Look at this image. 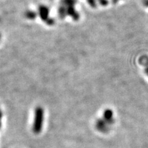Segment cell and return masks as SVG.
<instances>
[{
    "label": "cell",
    "instance_id": "cell-1",
    "mask_svg": "<svg viewBox=\"0 0 148 148\" xmlns=\"http://www.w3.org/2000/svg\"><path fill=\"white\" fill-rule=\"evenodd\" d=\"M44 110L41 106H37L35 108L34 123L32 125V131L34 134H38L41 132L43 124Z\"/></svg>",
    "mask_w": 148,
    "mask_h": 148
},
{
    "label": "cell",
    "instance_id": "cell-2",
    "mask_svg": "<svg viewBox=\"0 0 148 148\" xmlns=\"http://www.w3.org/2000/svg\"><path fill=\"white\" fill-rule=\"evenodd\" d=\"M49 8L45 5H40L38 8V14L40 19L45 22L49 17Z\"/></svg>",
    "mask_w": 148,
    "mask_h": 148
},
{
    "label": "cell",
    "instance_id": "cell-3",
    "mask_svg": "<svg viewBox=\"0 0 148 148\" xmlns=\"http://www.w3.org/2000/svg\"><path fill=\"white\" fill-rule=\"evenodd\" d=\"M66 15L69 16L70 17L73 18L74 21H78L79 19V14L78 12L75 10V5H70V6L66 7Z\"/></svg>",
    "mask_w": 148,
    "mask_h": 148
},
{
    "label": "cell",
    "instance_id": "cell-4",
    "mask_svg": "<svg viewBox=\"0 0 148 148\" xmlns=\"http://www.w3.org/2000/svg\"><path fill=\"white\" fill-rule=\"evenodd\" d=\"M95 125L98 130L101 131L102 132H106V131H107V130H108V127L106 126V122L103 119H98L97 122H96Z\"/></svg>",
    "mask_w": 148,
    "mask_h": 148
},
{
    "label": "cell",
    "instance_id": "cell-5",
    "mask_svg": "<svg viewBox=\"0 0 148 148\" xmlns=\"http://www.w3.org/2000/svg\"><path fill=\"white\" fill-rule=\"evenodd\" d=\"M58 14L59 18H61V19H64L66 17V16H67L66 15V9L64 5L61 4L59 5L58 9Z\"/></svg>",
    "mask_w": 148,
    "mask_h": 148
},
{
    "label": "cell",
    "instance_id": "cell-6",
    "mask_svg": "<svg viewBox=\"0 0 148 148\" xmlns=\"http://www.w3.org/2000/svg\"><path fill=\"white\" fill-rule=\"evenodd\" d=\"M25 17L29 20H34L37 17V13L34 10H26L24 13Z\"/></svg>",
    "mask_w": 148,
    "mask_h": 148
},
{
    "label": "cell",
    "instance_id": "cell-7",
    "mask_svg": "<svg viewBox=\"0 0 148 148\" xmlns=\"http://www.w3.org/2000/svg\"><path fill=\"white\" fill-rule=\"evenodd\" d=\"M77 3V0H60V4L65 7L70 5H75Z\"/></svg>",
    "mask_w": 148,
    "mask_h": 148
},
{
    "label": "cell",
    "instance_id": "cell-8",
    "mask_svg": "<svg viewBox=\"0 0 148 148\" xmlns=\"http://www.w3.org/2000/svg\"><path fill=\"white\" fill-rule=\"evenodd\" d=\"M45 23L47 24V25H54V24H55V20L53 19V18L49 17L47 20V21L45 22Z\"/></svg>",
    "mask_w": 148,
    "mask_h": 148
},
{
    "label": "cell",
    "instance_id": "cell-9",
    "mask_svg": "<svg viewBox=\"0 0 148 148\" xmlns=\"http://www.w3.org/2000/svg\"><path fill=\"white\" fill-rule=\"evenodd\" d=\"M87 2L90 6L92 7V8H95L96 5H97L95 0H87Z\"/></svg>",
    "mask_w": 148,
    "mask_h": 148
},
{
    "label": "cell",
    "instance_id": "cell-10",
    "mask_svg": "<svg viewBox=\"0 0 148 148\" xmlns=\"http://www.w3.org/2000/svg\"><path fill=\"white\" fill-rule=\"evenodd\" d=\"M98 1H99V2L103 5H106L107 3H108V1H107V0H98Z\"/></svg>",
    "mask_w": 148,
    "mask_h": 148
},
{
    "label": "cell",
    "instance_id": "cell-11",
    "mask_svg": "<svg viewBox=\"0 0 148 148\" xmlns=\"http://www.w3.org/2000/svg\"><path fill=\"white\" fill-rule=\"evenodd\" d=\"M2 116H3L2 111H1V108H0V121H1V118H2Z\"/></svg>",
    "mask_w": 148,
    "mask_h": 148
},
{
    "label": "cell",
    "instance_id": "cell-12",
    "mask_svg": "<svg viewBox=\"0 0 148 148\" xmlns=\"http://www.w3.org/2000/svg\"><path fill=\"white\" fill-rule=\"evenodd\" d=\"M1 122L0 121V128H1Z\"/></svg>",
    "mask_w": 148,
    "mask_h": 148
},
{
    "label": "cell",
    "instance_id": "cell-13",
    "mask_svg": "<svg viewBox=\"0 0 148 148\" xmlns=\"http://www.w3.org/2000/svg\"><path fill=\"white\" fill-rule=\"evenodd\" d=\"M1 33H0V40H1Z\"/></svg>",
    "mask_w": 148,
    "mask_h": 148
}]
</instances>
